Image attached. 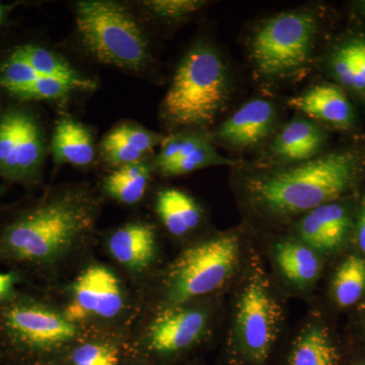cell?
Wrapping results in <instances>:
<instances>
[{
    "label": "cell",
    "instance_id": "obj_5",
    "mask_svg": "<svg viewBox=\"0 0 365 365\" xmlns=\"http://www.w3.org/2000/svg\"><path fill=\"white\" fill-rule=\"evenodd\" d=\"M318 33V18L309 9L284 11L262 21L248 42L255 73L270 81L299 76L311 63Z\"/></svg>",
    "mask_w": 365,
    "mask_h": 365
},
{
    "label": "cell",
    "instance_id": "obj_11",
    "mask_svg": "<svg viewBox=\"0 0 365 365\" xmlns=\"http://www.w3.org/2000/svg\"><path fill=\"white\" fill-rule=\"evenodd\" d=\"M326 138L325 131L313 120L295 117L273 137L258 168L285 167L312 160L321 155Z\"/></svg>",
    "mask_w": 365,
    "mask_h": 365
},
{
    "label": "cell",
    "instance_id": "obj_2",
    "mask_svg": "<svg viewBox=\"0 0 365 365\" xmlns=\"http://www.w3.org/2000/svg\"><path fill=\"white\" fill-rule=\"evenodd\" d=\"M98 210V199L88 189L54 192L4 230L0 259L54 263L90 234Z\"/></svg>",
    "mask_w": 365,
    "mask_h": 365
},
{
    "label": "cell",
    "instance_id": "obj_30",
    "mask_svg": "<svg viewBox=\"0 0 365 365\" xmlns=\"http://www.w3.org/2000/svg\"><path fill=\"white\" fill-rule=\"evenodd\" d=\"M16 281L14 274L0 272V299H6L13 294Z\"/></svg>",
    "mask_w": 365,
    "mask_h": 365
},
{
    "label": "cell",
    "instance_id": "obj_29",
    "mask_svg": "<svg viewBox=\"0 0 365 365\" xmlns=\"http://www.w3.org/2000/svg\"><path fill=\"white\" fill-rule=\"evenodd\" d=\"M73 365H118V351L113 346L88 343L72 353Z\"/></svg>",
    "mask_w": 365,
    "mask_h": 365
},
{
    "label": "cell",
    "instance_id": "obj_24",
    "mask_svg": "<svg viewBox=\"0 0 365 365\" xmlns=\"http://www.w3.org/2000/svg\"><path fill=\"white\" fill-rule=\"evenodd\" d=\"M275 257L281 272L297 287H307L318 277L321 264L313 250L307 245L281 242L276 247Z\"/></svg>",
    "mask_w": 365,
    "mask_h": 365
},
{
    "label": "cell",
    "instance_id": "obj_31",
    "mask_svg": "<svg viewBox=\"0 0 365 365\" xmlns=\"http://www.w3.org/2000/svg\"><path fill=\"white\" fill-rule=\"evenodd\" d=\"M357 241L361 251L365 255V202L360 211L359 222H357Z\"/></svg>",
    "mask_w": 365,
    "mask_h": 365
},
{
    "label": "cell",
    "instance_id": "obj_16",
    "mask_svg": "<svg viewBox=\"0 0 365 365\" xmlns=\"http://www.w3.org/2000/svg\"><path fill=\"white\" fill-rule=\"evenodd\" d=\"M288 105L309 119L338 128H348L354 122V110L344 91L337 86L322 83L290 98Z\"/></svg>",
    "mask_w": 365,
    "mask_h": 365
},
{
    "label": "cell",
    "instance_id": "obj_13",
    "mask_svg": "<svg viewBox=\"0 0 365 365\" xmlns=\"http://www.w3.org/2000/svg\"><path fill=\"white\" fill-rule=\"evenodd\" d=\"M206 314L197 309L170 307L158 314L148 331L153 351L174 353L193 345L205 331Z\"/></svg>",
    "mask_w": 365,
    "mask_h": 365
},
{
    "label": "cell",
    "instance_id": "obj_27",
    "mask_svg": "<svg viewBox=\"0 0 365 365\" xmlns=\"http://www.w3.org/2000/svg\"><path fill=\"white\" fill-rule=\"evenodd\" d=\"M364 292L365 260L357 256L348 257L334 277V297L340 307H351Z\"/></svg>",
    "mask_w": 365,
    "mask_h": 365
},
{
    "label": "cell",
    "instance_id": "obj_14",
    "mask_svg": "<svg viewBox=\"0 0 365 365\" xmlns=\"http://www.w3.org/2000/svg\"><path fill=\"white\" fill-rule=\"evenodd\" d=\"M350 227L347 209L339 203L330 202L304 213L297 230L309 248L333 251L345 242Z\"/></svg>",
    "mask_w": 365,
    "mask_h": 365
},
{
    "label": "cell",
    "instance_id": "obj_10",
    "mask_svg": "<svg viewBox=\"0 0 365 365\" xmlns=\"http://www.w3.org/2000/svg\"><path fill=\"white\" fill-rule=\"evenodd\" d=\"M123 304L121 285L115 274L104 266L93 265L74 283L73 299L64 316L73 324L91 318L112 319Z\"/></svg>",
    "mask_w": 365,
    "mask_h": 365
},
{
    "label": "cell",
    "instance_id": "obj_21",
    "mask_svg": "<svg viewBox=\"0 0 365 365\" xmlns=\"http://www.w3.org/2000/svg\"><path fill=\"white\" fill-rule=\"evenodd\" d=\"M239 160H232L218 153L207 136L192 133L191 139L181 155L174 162L158 169L163 176L174 177L190 174L195 170L217 165L237 167Z\"/></svg>",
    "mask_w": 365,
    "mask_h": 365
},
{
    "label": "cell",
    "instance_id": "obj_20",
    "mask_svg": "<svg viewBox=\"0 0 365 365\" xmlns=\"http://www.w3.org/2000/svg\"><path fill=\"white\" fill-rule=\"evenodd\" d=\"M51 150L55 162L88 167L95 160L90 130L71 118L60 120L53 132Z\"/></svg>",
    "mask_w": 365,
    "mask_h": 365
},
{
    "label": "cell",
    "instance_id": "obj_28",
    "mask_svg": "<svg viewBox=\"0 0 365 365\" xmlns=\"http://www.w3.org/2000/svg\"><path fill=\"white\" fill-rule=\"evenodd\" d=\"M207 2L202 0H148L141 4L150 14L163 21H185L200 11Z\"/></svg>",
    "mask_w": 365,
    "mask_h": 365
},
{
    "label": "cell",
    "instance_id": "obj_7",
    "mask_svg": "<svg viewBox=\"0 0 365 365\" xmlns=\"http://www.w3.org/2000/svg\"><path fill=\"white\" fill-rule=\"evenodd\" d=\"M280 314L267 280L254 274L240 295L234 328L235 347L252 364H262L268 359L277 338Z\"/></svg>",
    "mask_w": 365,
    "mask_h": 365
},
{
    "label": "cell",
    "instance_id": "obj_32",
    "mask_svg": "<svg viewBox=\"0 0 365 365\" xmlns=\"http://www.w3.org/2000/svg\"><path fill=\"white\" fill-rule=\"evenodd\" d=\"M357 6L359 7L360 11L365 16V1H360L357 4Z\"/></svg>",
    "mask_w": 365,
    "mask_h": 365
},
{
    "label": "cell",
    "instance_id": "obj_8",
    "mask_svg": "<svg viewBox=\"0 0 365 365\" xmlns=\"http://www.w3.org/2000/svg\"><path fill=\"white\" fill-rule=\"evenodd\" d=\"M44 157V136L35 117L11 111L0 118V172L14 179L33 177Z\"/></svg>",
    "mask_w": 365,
    "mask_h": 365
},
{
    "label": "cell",
    "instance_id": "obj_15",
    "mask_svg": "<svg viewBox=\"0 0 365 365\" xmlns=\"http://www.w3.org/2000/svg\"><path fill=\"white\" fill-rule=\"evenodd\" d=\"M0 85L24 100H58L76 91L66 81L38 73L14 54L2 64Z\"/></svg>",
    "mask_w": 365,
    "mask_h": 365
},
{
    "label": "cell",
    "instance_id": "obj_9",
    "mask_svg": "<svg viewBox=\"0 0 365 365\" xmlns=\"http://www.w3.org/2000/svg\"><path fill=\"white\" fill-rule=\"evenodd\" d=\"M4 326L18 344L35 351H50L74 339L76 325L40 304H21L7 309Z\"/></svg>",
    "mask_w": 365,
    "mask_h": 365
},
{
    "label": "cell",
    "instance_id": "obj_19",
    "mask_svg": "<svg viewBox=\"0 0 365 365\" xmlns=\"http://www.w3.org/2000/svg\"><path fill=\"white\" fill-rule=\"evenodd\" d=\"M327 69L343 88L365 98V38H350L336 46Z\"/></svg>",
    "mask_w": 365,
    "mask_h": 365
},
{
    "label": "cell",
    "instance_id": "obj_12",
    "mask_svg": "<svg viewBox=\"0 0 365 365\" xmlns=\"http://www.w3.org/2000/svg\"><path fill=\"white\" fill-rule=\"evenodd\" d=\"M278 121V110L271 101L254 98L227 118L216 136L228 148H253L272 134Z\"/></svg>",
    "mask_w": 365,
    "mask_h": 365
},
{
    "label": "cell",
    "instance_id": "obj_25",
    "mask_svg": "<svg viewBox=\"0 0 365 365\" xmlns=\"http://www.w3.org/2000/svg\"><path fill=\"white\" fill-rule=\"evenodd\" d=\"M150 168L145 162L117 168L105 179L106 192L125 204H135L148 189Z\"/></svg>",
    "mask_w": 365,
    "mask_h": 365
},
{
    "label": "cell",
    "instance_id": "obj_33",
    "mask_svg": "<svg viewBox=\"0 0 365 365\" xmlns=\"http://www.w3.org/2000/svg\"><path fill=\"white\" fill-rule=\"evenodd\" d=\"M4 16V7L0 4V23H1L2 19Z\"/></svg>",
    "mask_w": 365,
    "mask_h": 365
},
{
    "label": "cell",
    "instance_id": "obj_26",
    "mask_svg": "<svg viewBox=\"0 0 365 365\" xmlns=\"http://www.w3.org/2000/svg\"><path fill=\"white\" fill-rule=\"evenodd\" d=\"M288 365H337V352L325 329L304 331L294 343Z\"/></svg>",
    "mask_w": 365,
    "mask_h": 365
},
{
    "label": "cell",
    "instance_id": "obj_23",
    "mask_svg": "<svg viewBox=\"0 0 365 365\" xmlns=\"http://www.w3.org/2000/svg\"><path fill=\"white\" fill-rule=\"evenodd\" d=\"M157 211L170 234L181 237L198 227L201 211L193 198L178 189L163 190L157 199Z\"/></svg>",
    "mask_w": 365,
    "mask_h": 365
},
{
    "label": "cell",
    "instance_id": "obj_3",
    "mask_svg": "<svg viewBox=\"0 0 365 365\" xmlns=\"http://www.w3.org/2000/svg\"><path fill=\"white\" fill-rule=\"evenodd\" d=\"M230 93L225 60L212 46L198 43L177 67L163 98V119L177 127L207 126L222 111Z\"/></svg>",
    "mask_w": 365,
    "mask_h": 365
},
{
    "label": "cell",
    "instance_id": "obj_22",
    "mask_svg": "<svg viewBox=\"0 0 365 365\" xmlns=\"http://www.w3.org/2000/svg\"><path fill=\"white\" fill-rule=\"evenodd\" d=\"M14 56L25 61L34 71L42 76L66 81L76 91L95 88L96 83L79 73L61 56L39 46L26 45L13 53Z\"/></svg>",
    "mask_w": 365,
    "mask_h": 365
},
{
    "label": "cell",
    "instance_id": "obj_4",
    "mask_svg": "<svg viewBox=\"0 0 365 365\" xmlns=\"http://www.w3.org/2000/svg\"><path fill=\"white\" fill-rule=\"evenodd\" d=\"M79 39L102 63L140 71L150 61V43L133 14L111 0H83L76 6Z\"/></svg>",
    "mask_w": 365,
    "mask_h": 365
},
{
    "label": "cell",
    "instance_id": "obj_18",
    "mask_svg": "<svg viewBox=\"0 0 365 365\" xmlns=\"http://www.w3.org/2000/svg\"><path fill=\"white\" fill-rule=\"evenodd\" d=\"M155 232L148 223L134 222L116 230L109 240L113 257L125 267L143 271L155 253Z\"/></svg>",
    "mask_w": 365,
    "mask_h": 365
},
{
    "label": "cell",
    "instance_id": "obj_6",
    "mask_svg": "<svg viewBox=\"0 0 365 365\" xmlns=\"http://www.w3.org/2000/svg\"><path fill=\"white\" fill-rule=\"evenodd\" d=\"M239 240L222 235L185 251L170 266L167 297L172 307L210 294L222 287L239 261Z\"/></svg>",
    "mask_w": 365,
    "mask_h": 365
},
{
    "label": "cell",
    "instance_id": "obj_1",
    "mask_svg": "<svg viewBox=\"0 0 365 365\" xmlns=\"http://www.w3.org/2000/svg\"><path fill=\"white\" fill-rule=\"evenodd\" d=\"M360 169L361 157L354 151H332L297 165L258 168L246 190L255 207L267 215H302L339 198Z\"/></svg>",
    "mask_w": 365,
    "mask_h": 365
},
{
    "label": "cell",
    "instance_id": "obj_17",
    "mask_svg": "<svg viewBox=\"0 0 365 365\" xmlns=\"http://www.w3.org/2000/svg\"><path fill=\"white\" fill-rule=\"evenodd\" d=\"M165 138L139 125L122 123L103 138L101 153L106 162L118 168L143 163V158L160 145Z\"/></svg>",
    "mask_w": 365,
    "mask_h": 365
}]
</instances>
